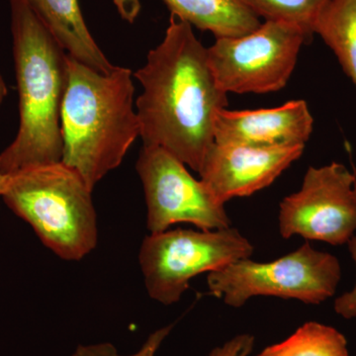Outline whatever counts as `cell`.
<instances>
[{
  "mask_svg": "<svg viewBox=\"0 0 356 356\" xmlns=\"http://www.w3.org/2000/svg\"><path fill=\"white\" fill-rule=\"evenodd\" d=\"M134 76L143 88L135 102L143 145L163 147L199 173L228 95L218 86L207 48L192 26L170 16L163 41Z\"/></svg>",
  "mask_w": 356,
  "mask_h": 356,
  "instance_id": "6da1fadb",
  "label": "cell"
},
{
  "mask_svg": "<svg viewBox=\"0 0 356 356\" xmlns=\"http://www.w3.org/2000/svg\"><path fill=\"white\" fill-rule=\"evenodd\" d=\"M10 18L19 127L0 153V173L6 175L62 161L69 58L25 0H10Z\"/></svg>",
  "mask_w": 356,
  "mask_h": 356,
  "instance_id": "7a4b0ae2",
  "label": "cell"
},
{
  "mask_svg": "<svg viewBox=\"0 0 356 356\" xmlns=\"http://www.w3.org/2000/svg\"><path fill=\"white\" fill-rule=\"evenodd\" d=\"M133 76L127 67L102 72L67 58L62 163L79 172L91 191L140 137Z\"/></svg>",
  "mask_w": 356,
  "mask_h": 356,
  "instance_id": "3957f363",
  "label": "cell"
},
{
  "mask_svg": "<svg viewBox=\"0 0 356 356\" xmlns=\"http://www.w3.org/2000/svg\"><path fill=\"white\" fill-rule=\"evenodd\" d=\"M91 193L79 172L60 161L8 175L1 198L54 254L79 261L97 245Z\"/></svg>",
  "mask_w": 356,
  "mask_h": 356,
  "instance_id": "277c9868",
  "label": "cell"
},
{
  "mask_svg": "<svg viewBox=\"0 0 356 356\" xmlns=\"http://www.w3.org/2000/svg\"><path fill=\"white\" fill-rule=\"evenodd\" d=\"M341 280L339 259L305 243L275 261L257 262L250 257L234 262L208 274L207 285L211 295L233 308L257 296L318 305L336 294Z\"/></svg>",
  "mask_w": 356,
  "mask_h": 356,
  "instance_id": "5b68a950",
  "label": "cell"
},
{
  "mask_svg": "<svg viewBox=\"0 0 356 356\" xmlns=\"http://www.w3.org/2000/svg\"><path fill=\"white\" fill-rule=\"evenodd\" d=\"M252 243L232 227L219 229H165L146 236L139 261L147 294L163 305L181 299L199 274L215 273L250 259Z\"/></svg>",
  "mask_w": 356,
  "mask_h": 356,
  "instance_id": "8992f818",
  "label": "cell"
},
{
  "mask_svg": "<svg viewBox=\"0 0 356 356\" xmlns=\"http://www.w3.org/2000/svg\"><path fill=\"white\" fill-rule=\"evenodd\" d=\"M309 38L298 26L266 20L242 36L216 38L208 62L227 95L274 92L286 86Z\"/></svg>",
  "mask_w": 356,
  "mask_h": 356,
  "instance_id": "52a82bcc",
  "label": "cell"
},
{
  "mask_svg": "<svg viewBox=\"0 0 356 356\" xmlns=\"http://www.w3.org/2000/svg\"><path fill=\"white\" fill-rule=\"evenodd\" d=\"M136 170L146 196L149 233L165 231L178 222L203 231L231 227L225 204L163 147L143 145Z\"/></svg>",
  "mask_w": 356,
  "mask_h": 356,
  "instance_id": "ba28073f",
  "label": "cell"
},
{
  "mask_svg": "<svg viewBox=\"0 0 356 356\" xmlns=\"http://www.w3.org/2000/svg\"><path fill=\"white\" fill-rule=\"evenodd\" d=\"M283 238L301 236L332 245H348L356 234V170L334 163L310 166L301 188L281 201Z\"/></svg>",
  "mask_w": 356,
  "mask_h": 356,
  "instance_id": "9c48e42d",
  "label": "cell"
},
{
  "mask_svg": "<svg viewBox=\"0 0 356 356\" xmlns=\"http://www.w3.org/2000/svg\"><path fill=\"white\" fill-rule=\"evenodd\" d=\"M305 146L254 147L214 144L204 159L199 175L222 203L248 197L273 184L300 159Z\"/></svg>",
  "mask_w": 356,
  "mask_h": 356,
  "instance_id": "30bf717a",
  "label": "cell"
},
{
  "mask_svg": "<svg viewBox=\"0 0 356 356\" xmlns=\"http://www.w3.org/2000/svg\"><path fill=\"white\" fill-rule=\"evenodd\" d=\"M314 119L304 100L274 108L220 110L214 122V142L254 147L305 146Z\"/></svg>",
  "mask_w": 356,
  "mask_h": 356,
  "instance_id": "8fae6325",
  "label": "cell"
},
{
  "mask_svg": "<svg viewBox=\"0 0 356 356\" xmlns=\"http://www.w3.org/2000/svg\"><path fill=\"white\" fill-rule=\"evenodd\" d=\"M35 15L46 26L67 55L102 72L115 65L110 63L89 32L79 0H25Z\"/></svg>",
  "mask_w": 356,
  "mask_h": 356,
  "instance_id": "7c38bea8",
  "label": "cell"
},
{
  "mask_svg": "<svg viewBox=\"0 0 356 356\" xmlns=\"http://www.w3.org/2000/svg\"><path fill=\"white\" fill-rule=\"evenodd\" d=\"M172 15L216 36L238 37L254 31L261 20L241 0H161Z\"/></svg>",
  "mask_w": 356,
  "mask_h": 356,
  "instance_id": "4fadbf2b",
  "label": "cell"
},
{
  "mask_svg": "<svg viewBox=\"0 0 356 356\" xmlns=\"http://www.w3.org/2000/svg\"><path fill=\"white\" fill-rule=\"evenodd\" d=\"M314 33L334 51L356 86V0H330L318 16Z\"/></svg>",
  "mask_w": 356,
  "mask_h": 356,
  "instance_id": "5bb4252c",
  "label": "cell"
},
{
  "mask_svg": "<svg viewBox=\"0 0 356 356\" xmlns=\"http://www.w3.org/2000/svg\"><path fill=\"white\" fill-rule=\"evenodd\" d=\"M257 356H350V353L341 332L321 323L308 322Z\"/></svg>",
  "mask_w": 356,
  "mask_h": 356,
  "instance_id": "9a60e30c",
  "label": "cell"
},
{
  "mask_svg": "<svg viewBox=\"0 0 356 356\" xmlns=\"http://www.w3.org/2000/svg\"><path fill=\"white\" fill-rule=\"evenodd\" d=\"M257 17L298 26L313 36L318 16L330 0H241Z\"/></svg>",
  "mask_w": 356,
  "mask_h": 356,
  "instance_id": "2e32d148",
  "label": "cell"
},
{
  "mask_svg": "<svg viewBox=\"0 0 356 356\" xmlns=\"http://www.w3.org/2000/svg\"><path fill=\"white\" fill-rule=\"evenodd\" d=\"M172 330V325H166L149 334L147 341L137 353L130 355H120L113 344L102 343L79 346L70 356H156L161 343Z\"/></svg>",
  "mask_w": 356,
  "mask_h": 356,
  "instance_id": "e0dca14e",
  "label": "cell"
},
{
  "mask_svg": "<svg viewBox=\"0 0 356 356\" xmlns=\"http://www.w3.org/2000/svg\"><path fill=\"white\" fill-rule=\"evenodd\" d=\"M254 343L252 334H238L222 346L213 348L206 356H248L254 350Z\"/></svg>",
  "mask_w": 356,
  "mask_h": 356,
  "instance_id": "ac0fdd59",
  "label": "cell"
},
{
  "mask_svg": "<svg viewBox=\"0 0 356 356\" xmlns=\"http://www.w3.org/2000/svg\"><path fill=\"white\" fill-rule=\"evenodd\" d=\"M348 245L356 266V234L348 243ZM334 309L337 315L346 320L356 317V281L355 287L350 292L344 293L334 300Z\"/></svg>",
  "mask_w": 356,
  "mask_h": 356,
  "instance_id": "d6986e66",
  "label": "cell"
},
{
  "mask_svg": "<svg viewBox=\"0 0 356 356\" xmlns=\"http://www.w3.org/2000/svg\"><path fill=\"white\" fill-rule=\"evenodd\" d=\"M115 7L122 19L133 24L142 9L140 0H113Z\"/></svg>",
  "mask_w": 356,
  "mask_h": 356,
  "instance_id": "ffe728a7",
  "label": "cell"
},
{
  "mask_svg": "<svg viewBox=\"0 0 356 356\" xmlns=\"http://www.w3.org/2000/svg\"><path fill=\"white\" fill-rule=\"evenodd\" d=\"M7 95H8V88H7L4 77L2 76L1 72H0V108H1Z\"/></svg>",
  "mask_w": 356,
  "mask_h": 356,
  "instance_id": "44dd1931",
  "label": "cell"
},
{
  "mask_svg": "<svg viewBox=\"0 0 356 356\" xmlns=\"http://www.w3.org/2000/svg\"><path fill=\"white\" fill-rule=\"evenodd\" d=\"M7 180H8V175H2V173H0V197H1L4 189H6Z\"/></svg>",
  "mask_w": 356,
  "mask_h": 356,
  "instance_id": "7402d4cb",
  "label": "cell"
}]
</instances>
